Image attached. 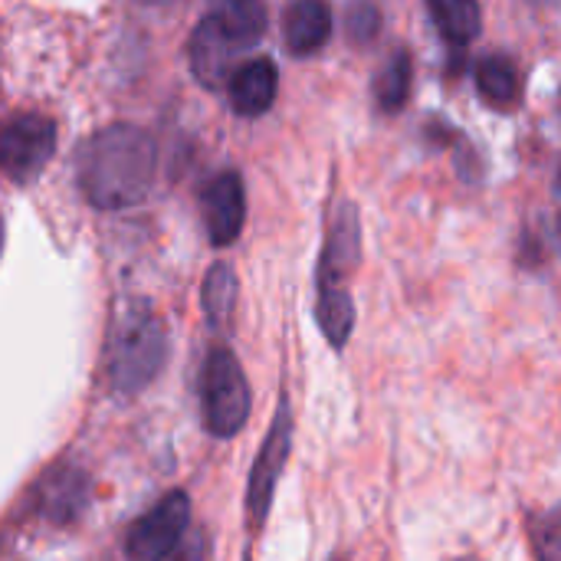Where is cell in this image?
Segmentation results:
<instances>
[{
    "instance_id": "4",
    "label": "cell",
    "mask_w": 561,
    "mask_h": 561,
    "mask_svg": "<svg viewBox=\"0 0 561 561\" xmlns=\"http://www.w3.org/2000/svg\"><path fill=\"white\" fill-rule=\"evenodd\" d=\"M201 414L204 427L220 440L240 434L250 417V385L237 355L227 348H214L207 355L201 378Z\"/></svg>"
},
{
    "instance_id": "7",
    "label": "cell",
    "mask_w": 561,
    "mask_h": 561,
    "mask_svg": "<svg viewBox=\"0 0 561 561\" xmlns=\"http://www.w3.org/2000/svg\"><path fill=\"white\" fill-rule=\"evenodd\" d=\"M289 447H293V414H289V404L283 401L279 411H276V421L273 427L266 431V440L253 460V470H250V486H247V510H250V519L256 526H263L270 506H273V493H276V483H279V473L289 460Z\"/></svg>"
},
{
    "instance_id": "16",
    "label": "cell",
    "mask_w": 561,
    "mask_h": 561,
    "mask_svg": "<svg viewBox=\"0 0 561 561\" xmlns=\"http://www.w3.org/2000/svg\"><path fill=\"white\" fill-rule=\"evenodd\" d=\"M431 16L440 30V36L454 46H467L480 33V7L470 0H450V3H431Z\"/></svg>"
},
{
    "instance_id": "8",
    "label": "cell",
    "mask_w": 561,
    "mask_h": 561,
    "mask_svg": "<svg viewBox=\"0 0 561 561\" xmlns=\"http://www.w3.org/2000/svg\"><path fill=\"white\" fill-rule=\"evenodd\" d=\"M204 207V224L210 233L214 247H227L240 237L243 220H247V197H243V181L237 171L217 174L201 197Z\"/></svg>"
},
{
    "instance_id": "17",
    "label": "cell",
    "mask_w": 561,
    "mask_h": 561,
    "mask_svg": "<svg viewBox=\"0 0 561 561\" xmlns=\"http://www.w3.org/2000/svg\"><path fill=\"white\" fill-rule=\"evenodd\" d=\"M201 302H204V312L210 319V325H220L230 319L233 312V302H237V276L227 263H214L207 279H204V289H201Z\"/></svg>"
},
{
    "instance_id": "2",
    "label": "cell",
    "mask_w": 561,
    "mask_h": 561,
    "mask_svg": "<svg viewBox=\"0 0 561 561\" xmlns=\"http://www.w3.org/2000/svg\"><path fill=\"white\" fill-rule=\"evenodd\" d=\"M266 33V10L253 0L220 3L214 7L191 33L187 59L201 85L220 89L237 69V56L260 43Z\"/></svg>"
},
{
    "instance_id": "19",
    "label": "cell",
    "mask_w": 561,
    "mask_h": 561,
    "mask_svg": "<svg viewBox=\"0 0 561 561\" xmlns=\"http://www.w3.org/2000/svg\"><path fill=\"white\" fill-rule=\"evenodd\" d=\"M536 539H539V559L542 561H559V519H556V510L546 516V523L536 529Z\"/></svg>"
},
{
    "instance_id": "1",
    "label": "cell",
    "mask_w": 561,
    "mask_h": 561,
    "mask_svg": "<svg viewBox=\"0 0 561 561\" xmlns=\"http://www.w3.org/2000/svg\"><path fill=\"white\" fill-rule=\"evenodd\" d=\"M158 148L148 131L135 125H108L95 131L76 161L82 197L99 210H122L141 204L154 184Z\"/></svg>"
},
{
    "instance_id": "6",
    "label": "cell",
    "mask_w": 561,
    "mask_h": 561,
    "mask_svg": "<svg viewBox=\"0 0 561 561\" xmlns=\"http://www.w3.org/2000/svg\"><path fill=\"white\" fill-rule=\"evenodd\" d=\"M191 503L184 493H168L141 519L131 523L125 536V552L131 561H164L187 536Z\"/></svg>"
},
{
    "instance_id": "14",
    "label": "cell",
    "mask_w": 561,
    "mask_h": 561,
    "mask_svg": "<svg viewBox=\"0 0 561 561\" xmlns=\"http://www.w3.org/2000/svg\"><path fill=\"white\" fill-rule=\"evenodd\" d=\"M411 79H414V59L408 49H398L375 76V102L381 112H398L404 108L411 95Z\"/></svg>"
},
{
    "instance_id": "18",
    "label": "cell",
    "mask_w": 561,
    "mask_h": 561,
    "mask_svg": "<svg viewBox=\"0 0 561 561\" xmlns=\"http://www.w3.org/2000/svg\"><path fill=\"white\" fill-rule=\"evenodd\" d=\"M378 30H381V13H378V7H371V3H358L355 10H348V36H352L355 43H368V39H375V36H378Z\"/></svg>"
},
{
    "instance_id": "9",
    "label": "cell",
    "mask_w": 561,
    "mask_h": 561,
    "mask_svg": "<svg viewBox=\"0 0 561 561\" xmlns=\"http://www.w3.org/2000/svg\"><path fill=\"white\" fill-rule=\"evenodd\" d=\"M358 253H362L358 210L345 204L329 227V243L319 263V289H342V279L355 270Z\"/></svg>"
},
{
    "instance_id": "15",
    "label": "cell",
    "mask_w": 561,
    "mask_h": 561,
    "mask_svg": "<svg viewBox=\"0 0 561 561\" xmlns=\"http://www.w3.org/2000/svg\"><path fill=\"white\" fill-rule=\"evenodd\" d=\"M316 316H319V329L322 335L342 348L352 335V325H355V302L345 289H319V299H316Z\"/></svg>"
},
{
    "instance_id": "10",
    "label": "cell",
    "mask_w": 561,
    "mask_h": 561,
    "mask_svg": "<svg viewBox=\"0 0 561 561\" xmlns=\"http://www.w3.org/2000/svg\"><path fill=\"white\" fill-rule=\"evenodd\" d=\"M227 92L237 115H263L279 92V72L273 59H250L237 66L227 79Z\"/></svg>"
},
{
    "instance_id": "3",
    "label": "cell",
    "mask_w": 561,
    "mask_h": 561,
    "mask_svg": "<svg viewBox=\"0 0 561 561\" xmlns=\"http://www.w3.org/2000/svg\"><path fill=\"white\" fill-rule=\"evenodd\" d=\"M168 358V332L161 319L141 306L118 312L108 335V381L118 394L148 388Z\"/></svg>"
},
{
    "instance_id": "21",
    "label": "cell",
    "mask_w": 561,
    "mask_h": 561,
    "mask_svg": "<svg viewBox=\"0 0 561 561\" xmlns=\"http://www.w3.org/2000/svg\"><path fill=\"white\" fill-rule=\"evenodd\" d=\"M0 250H3V224H0Z\"/></svg>"
},
{
    "instance_id": "11",
    "label": "cell",
    "mask_w": 561,
    "mask_h": 561,
    "mask_svg": "<svg viewBox=\"0 0 561 561\" xmlns=\"http://www.w3.org/2000/svg\"><path fill=\"white\" fill-rule=\"evenodd\" d=\"M89 500V483L85 473L76 467H56L36 490V510L39 516L53 523H72Z\"/></svg>"
},
{
    "instance_id": "20",
    "label": "cell",
    "mask_w": 561,
    "mask_h": 561,
    "mask_svg": "<svg viewBox=\"0 0 561 561\" xmlns=\"http://www.w3.org/2000/svg\"><path fill=\"white\" fill-rule=\"evenodd\" d=\"M164 561H210V549H207L204 533H194V536L181 539V546Z\"/></svg>"
},
{
    "instance_id": "22",
    "label": "cell",
    "mask_w": 561,
    "mask_h": 561,
    "mask_svg": "<svg viewBox=\"0 0 561 561\" xmlns=\"http://www.w3.org/2000/svg\"><path fill=\"white\" fill-rule=\"evenodd\" d=\"M460 561H473V559H460Z\"/></svg>"
},
{
    "instance_id": "13",
    "label": "cell",
    "mask_w": 561,
    "mask_h": 561,
    "mask_svg": "<svg viewBox=\"0 0 561 561\" xmlns=\"http://www.w3.org/2000/svg\"><path fill=\"white\" fill-rule=\"evenodd\" d=\"M477 85H480V95L486 102H493L496 108H513L523 95V79H519V69L510 56L503 53H493L480 62L477 69Z\"/></svg>"
},
{
    "instance_id": "5",
    "label": "cell",
    "mask_w": 561,
    "mask_h": 561,
    "mask_svg": "<svg viewBox=\"0 0 561 561\" xmlns=\"http://www.w3.org/2000/svg\"><path fill=\"white\" fill-rule=\"evenodd\" d=\"M56 148V125L46 115L23 112L0 122V171L13 181H30L46 168Z\"/></svg>"
},
{
    "instance_id": "12",
    "label": "cell",
    "mask_w": 561,
    "mask_h": 561,
    "mask_svg": "<svg viewBox=\"0 0 561 561\" xmlns=\"http://www.w3.org/2000/svg\"><path fill=\"white\" fill-rule=\"evenodd\" d=\"M332 36V10L319 0L289 3L283 13V43L293 56H312Z\"/></svg>"
}]
</instances>
